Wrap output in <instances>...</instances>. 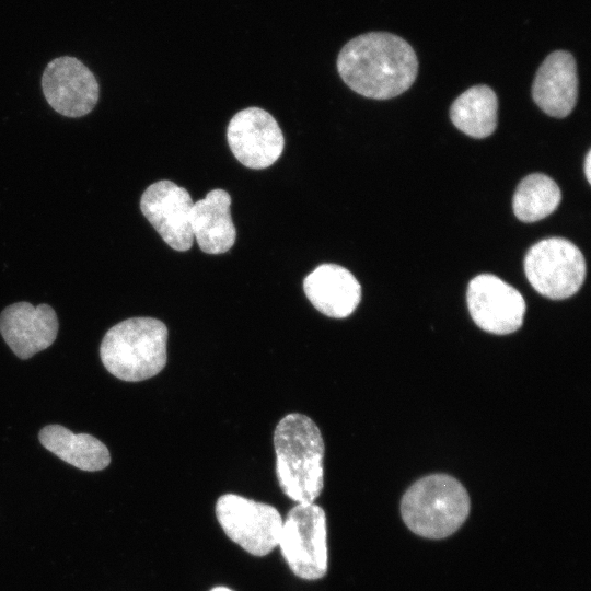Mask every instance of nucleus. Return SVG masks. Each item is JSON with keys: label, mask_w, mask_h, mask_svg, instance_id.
Masks as SVG:
<instances>
[{"label": "nucleus", "mask_w": 591, "mask_h": 591, "mask_svg": "<svg viewBox=\"0 0 591 591\" xmlns=\"http://www.w3.org/2000/svg\"><path fill=\"white\" fill-rule=\"evenodd\" d=\"M230 207L231 197L221 188L210 190L205 198L194 202L190 229L202 252L221 254L233 246L236 231Z\"/></svg>", "instance_id": "2eb2a0df"}, {"label": "nucleus", "mask_w": 591, "mask_h": 591, "mask_svg": "<svg viewBox=\"0 0 591 591\" xmlns=\"http://www.w3.org/2000/svg\"><path fill=\"white\" fill-rule=\"evenodd\" d=\"M0 333L20 359H28L55 341L57 315L48 304L33 306L28 302H18L1 312Z\"/></svg>", "instance_id": "f8f14e48"}, {"label": "nucleus", "mask_w": 591, "mask_h": 591, "mask_svg": "<svg viewBox=\"0 0 591 591\" xmlns=\"http://www.w3.org/2000/svg\"><path fill=\"white\" fill-rule=\"evenodd\" d=\"M466 300L473 321L488 333L507 335L523 323L525 302L522 294L495 275L474 277L468 283Z\"/></svg>", "instance_id": "6e6552de"}, {"label": "nucleus", "mask_w": 591, "mask_h": 591, "mask_svg": "<svg viewBox=\"0 0 591 591\" xmlns=\"http://www.w3.org/2000/svg\"><path fill=\"white\" fill-rule=\"evenodd\" d=\"M401 512L405 524L417 535L444 538L466 520L470 497L454 477L432 474L407 489L401 501Z\"/></svg>", "instance_id": "20e7f679"}, {"label": "nucleus", "mask_w": 591, "mask_h": 591, "mask_svg": "<svg viewBox=\"0 0 591 591\" xmlns=\"http://www.w3.org/2000/svg\"><path fill=\"white\" fill-rule=\"evenodd\" d=\"M524 273L540 294L563 300L581 288L586 278V262L573 243L563 237H549L529 248L524 257Z\"/></svg>", "instance_id": "423d86ee"}, {"label": "nucleus", "mask_w": 591, "mask_h": 591, "mask_svg": "<svg viewBox=\"0 0 591 591\" xmlns=\"http://www.w3.org/2000/svg\"><path fill=\"white\" fill-rule=\"evenodd\" d=\"M337 70L356 93L374 100L395 97L414 83L418 60L402 37L370 32L350 39L339 51Z\"/></svg>", "instance_id": "f257e3e1"}, {"label": "nucleus", "mask_w": 591, "mask_h": 591, "mask_svg": "<svg viewBox=\"0 0 591 591\" xmlns=\"http://www.w3.org/2000/svg\"><path fill=\"white\" fill-rule=\"evenodd\" d=\"M216 517L225 535L254 556H265L278 545L283 519L268 503L224 494L217 500Z\"/></svg>", "instance_id": "0eeeda50"}, {"label": "nucleus", "mask_w": 591, "mask_h": 591, "mask_svg": "<svg viewBox=\"0 0 591 591\" xmlns=\"http://www.w3.org/2000/svg\"><path fill=\"white\" fill-rule=\"evenodd\" d=\"M290 570L304 580H318L327 572V525L322 507L297 503L282 521L277 545Z\"/></svg>", "instance_id": "39448f33"}, {"label": "nucleus", "mask_w": 591, "mask_h": 591, "mask_svg": "<svg viewBox=\"0 0 591 591\" xmlns=\"http://www.w3.org/2000/svg\"><path fill=\"white\" fill-rule=\"evenodd\" d=\"M193 205L188 192L167 179L151 184L140 199L146 219L170 247L179 252L188 251L194 242L190 229Z\"/></svg>", "instance_id": "9b49d317"}, {"label": "nucleus", "mask_w": 591, "mask_h": 591, "mask_svg": "<svg viewBox=\"0 0 591 591\" xmlns=\"http://www.w3.org/2000/svg\"><path fill=\"white\" fill-rule=\"evenodd\" d=\"M560 199V189L551 177L533 173L517 186L512 200L513 212L523 222H535L554 212Z\"/></svg>", "instance_id": "a211bd4d"}, {"label": "nucleus", "mask_w": 591, "mask_h": 591, "mask_svg": "<svg viewBox=\"0 0 591 591\" xmlns=\"http://www.w3.org/2000/svg\"><path fill=\"white\" fill-rule=\"evenodd\" d=\"M303 290L312 305L326 316L345 318L361 300V286L345 267L322 264L303 280Z\"/></svg>", "instance_id": "4468645a"}, {"label": "nucleus", "mask_w": 591, "mask_h": 591, "mask_svg": "<svg viewBox=\"0 0 591 591\" xmlns=\"http://www.w3.org/2000/svg\"><path fill=\"white\" fill-rule=\"evenodd\" d=\"M498 101L487 85H474L455 99L450 108L454 126L473 138L490 136L497 126Z\"/></svg>", "instance_id": "f3484780"}, {"label": "nucleus", "mask_w": 591, "mask_h": 591, "mask_svg": "<svg viewBox=\"0 0 591 591\" xmlns=\"http://www.w3.org/2000/svg\"><path fill=\"white\" fill-rule=\"evenodd\" d=\"M276 475L283 494L297 503H312L324 486V441L308 416H285L274 432Z\"/></svg>", "instance_id": "f03ea898"}, {"label": "nucleus", "mask_w": 591, "mask_h": 591, "mask_svg": "<svg viewBox=\"0 0 591 591\" xmlns=\"http://www.w3.org/2000/svg\"><path fill=\"white\" fill-rule=\"evenodd\" d=\"M532 96L552 117L563 118L571 113L578 97V77L570 53L556 50L544 59L533 81Z\"/></svg>", "instance_id": "ddd939ff"}, {"label": "nucleus", "mask_w": 591, "mask_h": 591, "mask_svg": "<svg viewBox=\"0 0 591 591\" xmlns=\"http://www.w3.org/2000/svg\"><path fill=\"white\" fill-rule=\"evenodd\" d=\"M167 327L153 317H131L111 327L100 346L101 360L114 376L139 382L166 364Z\"/></svg>", "instance_id": "7ed1b4c3"}, {"label": "nucleus", "mask_w": 591, "mask_h": 591, "mask_svg": "<svg viewBox=\"0 0 591 591\" xmlns=\"http://www.w3.org/2000/svg\"><path fill=\"white\" fill-rule=\"evenodd\" d=\"M210 591H233V590H231V589H229V588H227V587L220 586V587H215V588L211 589Z\"/></svg>", "instance_id": "aec40b11"}, {"label": "nucleus", "mask_w": 591, "mask_h": 591, "mask_svg": "<svg viewBox=\"0 0 591 591\" xmlns=\"http://www.w3.org/2000/svg\"><path fill=\"white\" fill-rule=\"evenodd\" d=\"M42 89L48 104L67 117L89 114L100 96L93 72L81 60L70 56L48 62L42 76Z\"/></svg>", "instance_id": "1a4fd4ad"}, {"label": "nucleus", "mask_w": 591, "mask_h": 591, "mask_svg": "<svg viewBox=\"0 0 591 591\" xmlns=\"http://www.w3.org/2000/svg\"><path fill=\"white\" fill-rule=\"evenodd\" d=\"M584 174L588 179V182H591V152L588 151L586 159H584Z\"/></svg>", "instance_id": "6ab92c4d"}, {"label": "nucleus", "mask_w": 591, "mask_h": 591, "mask_svg": "<svg viewBox=\"0 0 591 591\" xmlns=\"http://www.w3.org/2000/svg\"><path fill=\"white\" fill-rule=\"evenodd\" d=\"M38 439L44 448L79 470L102 471L111 463L107 447L91 434H77L61 425H48L39 431Z\"/></svg>", "instance_id": "dca6fc26"}, {"label": "nucleus", "mask_w": 591, "mask_h": 591, "mask_svg": "<svg viewBox=\"0 0 591 591\" xmlns=\"http://www.w3.org/2000/svg\"><path fill=\"white\" fill-rule=\"evenodd\" d=\"M227 139L236 160L254 170L274 164L285 146L278 123L259 107H248L236 113L228 125Z\"/></svg>", "instance_id": "9d476101"}]
</instances>
